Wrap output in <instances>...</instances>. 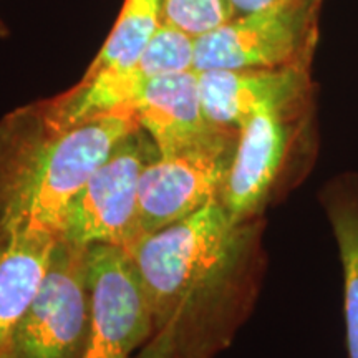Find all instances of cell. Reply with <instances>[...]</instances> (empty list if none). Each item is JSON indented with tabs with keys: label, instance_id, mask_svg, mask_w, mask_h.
<instances>
[{
	"label": "cell",
	"instance_id": "cell-10",
	"mask_svg": "<svg viewBox=\"0 0 358 358\" xmlns=\"http://www.w3.org/2000/svg\"><path fill=\"white\" fill-rule=\"evenodd\" d=\"M310 71L308 66L198 71L204 111L217 127L239 131L259 111L315 92Z\"/></svg>",
	"mask_w": 358,
	"mask_h": 358
},
{
	"label": "cell",
	"instance_id": "cell-5",
	"mask_svg": "<svg viewBox=\"0 0 358 358\" xmlns=\"http://www.w3.org/2000/svg\"><path fill=\"white\" fill-rule=\"evenodd\" d=\"M92 297L88 248L60 237L35 297L17 325L8 358H83Z\"/></svg>",
	"mask_w": 358,
	"mask_h": 358
},
{
	"label": "cell",
	"instance_id": "cell-16",
	"mask_svg": "<svg viewBox=\"0 0 358 358\" xmlns=\"http://www.w3.org/2000/svg\"><path fill=\"white\" fill-rule=\"evenodd\" d=\"M6 35H7V29H6V25H3V22L0 20V38L6 37Z\"/></svg>",
	"mask_w": 358,
	"mask_h": 358
},
{
	"label": "cell",
	"instance_id": "cell-12",
	"mask_svg": "<svg viewBox=\"0 0 358 358\" xmlns=\"http://www.w3.org/2000/svg\"><path fill=\"white\" fill-rule=\"evenodd\" d=\"M343 274V319L348 358H358V174H338L320 194Z\"/></svg>",
	"mask_w": 358,
	"mask_h": 358
},
{
	"label": "cell",
	"instance_id": "cell-13",
	"mask_svg": "<svg viewBox=\"0 0 358 358\" xmlns=\"http://www.w3.org/2000/svg\"><path fill=\"white\" fill-rule=\"evenodd\" d=\"M163 22V0H124L113 30L82 80L133 66Z\"/></svg>",
	"mask_w": 358,
	"mask_h": 358
},
{
	"label": "cell",
	"instance_id": "cell-11",
	"mask_svg": "<svg viewBox=\"0 0 358 358\" xmlns=\"http://www.w3.org/2000/svg\"><path fill=\"white\" fill-rule=\"evenodd\" d=\"M60 237L0 234V357L42 284Z\"/></svg>",
	"mask_w": 358,
	"mask_h": 358
},
{
	"label": "cell",
	"instance_id": "cell-8",
	"mask_svg": "<svg viewBox=\"0 0 358 358\" xmlns=\"http://www.w3.org/2000/svg\"><path fill=\"white\" fill-rule=\"evenodd\" d=\"M237 134L211 145L156 156L140 178V227L151 234L208 204L221 203L237 145Z\"/></svg>",
	"mask_w": 358,
	"mask_h": 358
},
{
	"label": "cell",
	"instance_id": "cell-7",
	"mask_svg": "<svg viewBox=\"0 0 358 358\" xmlns=\"http://www.w3.org/2000/svg\"><path fill=\"white\" fill-rule=\"evenodd\" d=\"M88 285L92 315L83 358H129L153 332L150 303L129 250L108 244L88 248Z\"/></svg>",
	"mask_w": 358,
	"mask_h": 358
},
{
	"label": "cell",
	"instance_id": "cell-4",
	"mask_svg": "<svg viewBox=\"0 0 358 358\" xmlns=\"http://www.w3.org/2000/svg\"><path fill=\"white\" fill-rule=\"evenodd\" d=\"M322 2L284 0L234 15L196 38L194 70L312 69L319 43Z\"/></svg>",
	"mask_w": 358,
	"mask_h": 358
},
{
	"label": "cell",
	"instance_id": "cell-14",
	"mask_svg": "<svg viewBox=\"0 0 358 358\" xmlns=\"http://www.w3.org/2000/svg\"><path fill=\"white\" fill-rule=\"evenodd\" d=\"M234 15L229 0H163V19L196 38Z\"/></svg>",
	"mask_w": 358,
	"mask_h": 358
},
{
	"label": "cell",
	"instance_id": "cell-15",
	"mask_svg": "<svg viewBox=\"0 0 358 358\" xmlns=\"http://www.w3.org/2000/svg\"><path fill=\"white\" fill-rule=\"evenodd\" d=\"M232 8H234L236 15H243L254 10H261V8L271 7L274 3L284 2V0H229Z\"/></svg>",
	"mask_w": 358,
	"mask_h": 358
},
{
	"label": "cell",
	"instance_id": "cell-6",
	"mask_svg": "<svg viewBox=\"0 0 358 358\" xmlns=\"http://www.w3.org/2000/svg\"><path fill=\"white\" fill-rule=\"evenodd\" d=\"M150 140L138 128L93 171L69 206L64 239L82 248L108 244L128 250L141 239L140 178L158 156Z\"/></svg>",
	"mask_w": 358,
	"mask_h": 358
},
{
	"label": "cell",
	"instance_id": "cell-2",
	"mask_svg": "<svg viewBox=\"0 0 358 358\" xmlns=\"http://www.w3.org/2000/svg\"><path fill=\"white\" fill-rule=\"evenodd\" d=\"M138 128L131 106L64 129L40 106L8 115L0 123V234L64 236L71 201Z\"/></svg>",
	"mask_w": 358,
	"mask_h": 358
},
{
	"label": "cell",
	"instance_id": "cell-17",
	"mask_svg": "<svg viewBox=\"0 0 358 358\" xmlns=\"http://www.w3.org/2000/svg\"><path fill=\"white\" fill-rule=\"evenodd\" d=\"M0 358H8V357H7V353H6V355H2V357H0Z\"/></svg>",
	"mask_w": 358,
	"mask_h": 358
},
{
	"label": "cell",
	"instance_id": "cell-1",
	"mask_svg": "<svg viewBox=\"0 0 358 358\" xmlns=\"http://www.w3.org/2000/svg\"><path fill=\"white\" fill-rule=\"evenodd\" d=\"M261 229L213 203L129 249L153 317L134 358H211L229 343L256 287Z\"/></svg>",
	"mask_w": 358,
	"mask_h": 358
},
{
	"label": "cell",
	"instance_id": "cell-9",
	"mask_svg": "<svg viewBox=\"0 0 358 358\" xmlns=\"http://www.w3.org/2000/svg\"><path fill=\"white\" fill-rule=\"evenodd\" d=\"M131 108L159 156L182 153L239 133L208 118L196 70L151 80Z\"/></svg>",
	"mask_w": 358,
	"mask_h": 358
},
{
	"label": "cell",
	"instance_id": "cell-3",
	"mask_svg": "<svg viewBox=\"0 0 358 358\" xmlns=\"http://www.w3.org/2000/svg\"><path fill=\"white\" fill-rule=\"evenodd\" d=\"M315 92L256 113L239 129L221 204L236 221L259 219L294 169L317 153Z\"/></svg>",
	"mask_w": 358,
	"mask_h": 358
}]
</instances>
